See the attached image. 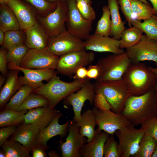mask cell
Masks as SVG:
<instances>
[{
	"mask_svg": "<svg viewBox=\"0 0 157 157\" xmlns=\"http://www.w3.org/2000/svg\"><path fill=\"white\" fill-rule=\"evenodd\" d=\"M157 94L154 88L146 93L132 95L126 101L121 114L138 126L157 115Z\"/></svg>",
	"mask_w": 157,
	"mask_h": 157,
	"instance_id": "6da1fadb",
	"label": "cell"
},
{
	"mask_svg": "<svg viewBox=\"0 0 157 157\" xmlns=\"http://www.w3.org/2000/svg\"><path fill=\"white\" fill-rule=\"evenodd\" d=\"M122 78L133 93V95L144 94L153 89L156 83L155 74L144 63H131Z\"/></svg>",
	"mask_w": 157,
	"mask_h": 157,
	"instance_id": "7a4b0ae2",
	"label": "cell"
},
{
	"mask_svg": "<svg viewBox=\"0 0 157 157\" xmlns=\"http://www.w3.org/2000/svg\"><path fill=\"white\" fill-rule=\"evenodd\" d=\"M89 80L88 78L83 80L74 79L71 82H66L60 80L56 75L47 83L34 90L33 92L45 97L49 101V106L55 108L62 100L79 90Z\"/></svg>",
	"mask_w": 157,
	"mask_h": 157,
	"instance_id": "3957f363",
	"label": "cell"
},
{
	"mask_svg": "<svg viewBox=\"0 0 157 157\" xmlns=\"http://www.w3.org/2000/svg\"><path fill=\"white\" fill-rule=\"evenodd\" d=\"M95 88L102 91L112 111L121 114L125 103L133 93L122 78L116 80L96 81Z\"/></svg>",
	"mask_w": 157,
	"mask_h": 157,
	"instance_id": "277c9868",
	"label": "cell"
},
{
	"mask_svg": "<svg viewBox=\"0 0 157 157\" xmlns=\"http://www.w3.org/2000/svg\"><path fill=\"white\" fill-rule=\"evenodd\" d=\"M131 63L126 51L120 54L113 53L103 57L97 64L99 68L100 73L96 81L121 79Z\"/></svg>",
	"mask_w": 157,
	"mask_h": 157,
	"instance_id": "5b68a950",
	"label": "cell"
},
{
	"mask_svg": "<svg viewBox=\"0 0 157 157\" xmlns=\"http://www.w3.org/2000/svg\"><path fill=\"white\" fill-rule=\"evenodd\" d=\"M94 53L85 50L71 52L59 57L56 69L62 75L71 78L79 68L87 66L94 61Z\"/></svg>",
	"mask_w": 157,
	"mask_h": 157,
	"instance_id": "8992f818",
	"label": "cell"
},
{
	"mask_svg": "<svg viewBox=\"0 0 157 157\" xmlns=\"http://www.w3.org/2000/svg\"><path fill=\"white\" fill-rule=\"evenodd\" d=\"M114 135L119 140V157H129L137 151L140 141L144 133L143 128L136 129L131 124L117 130Z\"/></svg>",
	"mask_w": 157,
	"mask_h": 157,
	"instance_id": "52a82bcc",
	"label": "cell"
},
{
	"mask_svg": "<svg viewBox=\"0 0 157 157\" xmlns=\"http://www.w3.org/2000/svg\"><path fill=\"white\" fill-rule=\"evenodd\" d=\"M67 30L70 34L82 40H86L92 31L93 21L84 18L77 8L76 0H67Z\"/></svg>",
	"mask_w": 157,
	"mask_h": 157,
	"instance_id": "ba28073f",
	"label": "cell"
},
{
	"mask_svg": "<svg viewBox=\"0 0 157 157\" xmlns=\"http://www.w3.org/2000/svg\"><path fill=\"white\" fill-rule=\"evenodd\" d=\"M67 3L57 2L55 8L45 16H39L40 24L45 30L49 38L67 31L66 23L67 19Z\"/></svg>",
	"mask_w": 157,
	"mask_h": 157,
	"instance_id": "9c48e42d",
	"label": "cell"
},
{
	"mask_svg": "<svg viewBox=\"0 0 157 157\" xmlns=\"http://www.w3.org/2000/svg\"><path fill=\"white\" fill-rule=\"evenodd\" d=\"M59 58L47 49L38 50L29 49L19 66L29 69H55Z\"/></svg>",
	"mask_w": 157,
	"mask_h": 157,
	"instance_id": "30bf717a",
	"label": "cell"
},
{
	"mask_svg": "<svg viewBox=\"0 0 157 157\" xmlns=\"http://www.w3.org/2000/svg\"><path fill=\"white\" fill-rule=\"evenodd\" d=\"M131 63L152 61L157 65V41L142 35L140 41L125 51Z\"/></svg>",
	"mask_w": 157,
	"mask_h": 157,
	"instance_id": "8fae6325",
	"label": "cell"
},
{
	"mask_svg": "<svg viewBox=\"0 0 157 157\" xmlns=\"http://www.w3.org/2000/svg\"><path fill=\"white\" fill-rule=\"evenodd\" d=\"M85 41L72 35L67 31L49 38L47 49L60 56L72 51L85 50Z\"/></svg>",
	"mask_w": 157,
	"mask_h": 157,
	"instance_id": "7c38bea8",
	"label": "cell"
},
{
	"mask_svg": "<svg viewBox=\"0 0 157 157\" xmlns=\"http://www.w3.org/2000/svg\"><path fill=\"white\" fill-rule=\"evenodd\" d=\"M95 116L97 129L109 135H114L117 130L132 124L121 114L117 113L110 110H102L95 106L92 108Z\"/></svg>",
	"mask_w": 157,
	"mask_h": 157,
	"instance_id": "4fadbf2b",
	"label": "cell"
},
{
	"mask_svg": "<svg viewBox=\"0 0 157 157\" xmlns=\"http://www.w3.org/2000/svg\"><path fill=\"white\" fill-rule=\"evenodd\" d=\"M8 69H18L22 72L24 76L18 77L19 83L21 85H27L31 87L34 90L37 89L44 84L43 81H49L57 75V72L55 69H29L18 66L12 63L7 64Z\"/></svg>",
	"mask_w": 157,
	"mask_h": 157,
	"instance_id": "5bb4252c",
	"label": "cell"
},
{
	"mask_svg": "<svg viewBox=\"0 0 157 157\" xmlns=\"http://www.w3.org/2000/svg\"><path fill=\"white\" fill-rule=\"evenodd\" d=\"M95 94L94 84L89 80L77 92L70 94L63 99L65 105L72 106L74 114L73 120L75 122L80 119L82 108L86 101H89L91 106L94 104Z\"/></svg>",
	"mask_w": 157,
	"mask_h": 157,
	"instance_id": "9a60e30c",
	"label": "cell"
},
{
	"mask_svg": "<svg viewBox=\"0 0 157 157\" xmlns=\"http://www.w3.org/2000/svg\"><path fill=\"white\" fill-rule=\"evenodd\" d=\"M68 134L66 141L60 146L62 157H81L84 144V137L81 134L80 127L73 120H69Z\"/></svg>",
	"mask_w": 157,
	"mask_h": 157,
	"instance_id": "2e32d148",
	"label": "cell"
},
{
	"mask_svg": "<svg viewBox=\"0 0 157 157\" xmlns=\"http://www.w3.org/2000/svg\"><path fill=\"white\" fill-rule=\"evenodd\" d=\"M84 47L85 50L113 54H120L124 51L119 47V40L94 33L85 40Z\"/></svg>",
	"mask_w": 157,
	"mask_h": 157,
	"instance_id": "e0dca14e",
	"label": "cell"
},
{
	"mask_svg": "<svg viewBox=\"0 0 157 157\" xmlns=\"http://www.w3.org/2000/svg\"><path fill=\"white\" fill-rule=\"evenodd\" d=\"M62 115L61 113L59 112L47 126L40 131L38 135L36 143L46 150L49 147L47 145V143L50 139L57 135L63 138L66 137L68 133L69 121L62 124L59 123V120Z\"/></svg>",
	"mask_w": 157,
	"mask_h": 157,
	"instance_id": "ac0fdd59",
	"label": "cell"
},
{
	"mask_svg": "<svg viewBox=\"0 0 157 157\" xmlns=\"http://www.w3.org/2000/svg\"><path fill=\"white\" fill-rule=\"evenodd\" d=\"M59 112L49 105L30 110L25 115L24 123L32 124L40 130L47 126Z\"/></svg>",
	"mask_w": 157,
	"mask_h": 157,
	"instance_id": "d6986e66",
	"label": "cell"
},
{
	"mask_svg": "<svg viewBox=\"0 0 157 157\" xmlns=\"http://www.w3.org/2000/svg\"><path fill=\"white\" fill-rule=\"evenodd\" d=\"M25 44L29 48L47 49L49 38L44 28L37 22L26 31Z\"/></svg>",
	"mask_w": 157,
	"mask_h": 157,
	"instance_id": "ffe728a7",
	"label": "cell"
},
{
	"mask_svg": "<svg viewBox=\"0 0 157 157\" xmlns=\"http://www.w3.org/2000/svg\"><path fill=\"white\" fill-rule=\"evenodd\" d=\"M7 4L15 14L20 30L26 31L37 22L35 13L19 0H10Z\"/></svg>",
	"mask_w": 157,
	"mask_h": 157,
	"instance_id": "44dd1931",
	"label": "cell"
},
{
	"mask_svg": "<svg viewBox=\"0 0 157 157\" xmlns=\"http://www.w3.org/2000/svg\"><path fill=\"white\" fill-rule=\"evenodd\" d=\"M40 130L34 125L23 124L17 126L11 138L22 144L30 151L36 143V139Z\"/></svg>",
	"mask_w": 157,
	"mask_h": 157,
	"instance_id": "7402d4cb",
	"label": "cell"
},
{
	"mask_svg": "<svg viewBox=\"0 0 157 157\" xmlns=\"http://www.w3.org/2000/svg\"><path fill=\"white\" fill-rule=\"evenodd\" d=\"M18 69H11L8 73L7 79L0 92V107L5 106L21 85L19 81Z\"/></svg>",
	"mask_w": 157,
	"mask_h": 157,
	"instance_id": "603a6c76",
	"label": "cell"
},
{
	"mask_svg": "<svg viewBox=\"0 0 157 157\" xmlns=\"http://www.w3.org/2000/svg\"><path fill=\"white\" fill-rule=\"evenodd\" d=\"M94 139L83 146L82 150V157H103L105 143L109 137V134L105 131H99Z\"/></svg>",
	"mask_w": 157,
	"mask_h": 157,
	"instance_id": "cb8c5ba5",
	"label": "cell"
},
{
	"mask_svg": "<svg viewBox=\"0 0 157 157\" xmlns=\"http://www.w3.org/2000/svg\"><path fill=\"white\" fill-rule=\"evenodd\" d=\"M75 122L79 126L80 132L82 136L87 138V142H91L97 133V129H95L96 123L92 109H89L84 111L81 115L80 119Z\"/></svg>",
	"mask_w": 157,
	"mask_h": 157,
	"instance_id": "d4e9b609",
	"label": "cell"
},
{
	"mask_svg": "<svg viewBox=\"0 0 157 157\" xmlns=\"http://www.w3.org/2000/svg\"><path fill=\"white\" fill-rule=\"evenodd\" d=\"M107 1L112 23L110 36L114 39L119 40L122 33L125 29V22L122 19L118 0H107Z\"/></svg>",
	"mask_w": 157,
	"mask_h": 157,
	"instance_id": "484cf974",
	"label": "cell"
},
{
	"mask_svg": "<svg viewBox=\"0 0 157 157\" xmlns=\"http://www.w3.org/2000/svg\"><path fill=\"white\" fill-rule=\"evenodd\" d=\"M0 29L4 33L9 31L20 30L15 14L5 4L1 5L0 7Z\"/></svg>",
	"mask_w": 157,
	"mask_h": 157,
	"instance_id": "4316f807",
	"label": "cell"
},
{
	"mask_svg": "<svg viewBox=\"0 0 157 157\" xmlns=\"http://www.w3.org/2000/svg\"><path fill=\"white\" fill-rule=\"evenodd\" d=\"M28 111L4 109L0 113V127L10 126H18L23 124L25 115Z\"/></svg>",
	"mask_w": 157,
	"mask_h": 157,
	"instance_id": "83f0119b",
	"label": "cell"
},
{
	"mask_svg": "<svg viewBox=\"0 0 157 157\" xmlns=\"http://www.w3.org/2000/svg\"><path fill=\"white\" fill-rule=\"evenodd\" d=\"M6 157H29L30 151L19 142L11 138L7 140L1 147Z\"/></svg>",
	"mask_w": 157,
	"mask_h": 157,
	"instance_id": "f1b7e54d",
	"label": "cell"
},
{
	"mask_svg": "<svg viewBox=\"0 0 157 157\" xmlns=\"http://www.w3.org/2000/svg\"><path fill=\"white\" fill-rule=\"evenodd\" d=\"M143 32L138 28L131 26L125 29L122 33L119 40L120 49H127L138 43L140 40Z\"/></svg>",
	"mask_w": 157,
	"mask_h": 157,
	"instance_id": "f546056e",
	"label": "cell"
},
{
	"mask_svg": "<svg viewBox=\"0 0 157 157\" xmlns=\"http://www.w3.org/2000/svg\"><path fill=\"white\" fill-rule=\"evenodd\" d=\"M155 15L142 22L133 18L131 24L144 32L149 39L157 41V20L155 17Z\"/></svg>",
	"mask_w": 157,
	"mask_h": 157,
	"instance_id": "4dcf8cb0",
	"label": "cell"
},
{
	"mask_svg": "<svg viewBox=\"0 0 157 157\" xmlns=\"http://www.w3.org/2000/svg\"><path fill=\"white\" fill-rule=\"evenodd\" d=\"M133 14L136 19L140 21L149 19L157 14L154 9L149 5L138 0H131Z\"/></svg>",
	"mask_w": 157,
	"mask_h": 157,
	"instance_id": "1f68e13d",
	"label": "cell"
},
{
	"mask_svg": "<svg viewBox=\"0 0 157 157\" xmlns=\"http://www.w3.org/2000/svg\"><path fill=\"white\" fill-rule=\"evenodd\" d=\"M33 90V89L30 86L22 85L6 105L4 109L18 110L27 97Z\"/></svg>",
	"mask_w": 157,
	"mask_h": 157,
	"instance_id": "d6a6232c",
	"label": "cell"
},
{
	"mask_svg": "<svg viewBox=\"0 0 157 157\" xmlns=\"http://www.w3.org/2000/svg\"><path fill=\"white\" fill-rule=\"evenodd\" d=\"M157 146V141L153 138L144 135L141 139L138 150L133 157H151Z\"/></svg>",
	"mask_w": 157,
	"mask_h": 157,
	"instance_id": "836d02e7",
	"label": "cell"
},
{
	"mask_svg": "<svg viewBox=\"0 0 157 157\" xmlns=\"http://www.w3.org/2000/svg\"><path fill=\"white\" fill-rule=\"evenodd\" d=\"M102 10V14L97 22L94 33L103 36H109L111 33L112 23L108 6H104Z\"/></svg>",
	"mask_w": 157,
	"mask_h": 157,
	"instance_id": "e575fe53",
	"label": "cell"
},
{
	"mask_svg": "<svg viewBox=\"0 0 157 157\" xmlns=\"http://www.w3.org/2000/svg\"><path fill=\"white\" fill-rule=\"evenodd\" d=\"M49 105V101L47 98L33 92L27 97L18 110H28Z\"/></svg>",
	"mask_w": 157,
	"mask_h": 157,
	"instance_id": "d590c367",
	"label": "cell"
},
{
	"mask_svg": "<svg viewBox=\"0 0 157 157\" xmlns=\"http://www.w3.org/2000/svg\"><path fill=\"white\" fill-rule=\"evenodd\" d=\"M19 30H11L5 32L3 48L8 50L16 46L25 44L26 35Z\"/></svg>",
	"mask_w": 157,
	"mask_h": 157,
	"instance_id": "8d00e7d4",
	"label": "cell"
},
{
	"mask_svg": "<svg viewBox=\"0 0 157 157\" xmlns=\"http://www.w3.org/2000/svg\"><path fill=\"white\" fill-rule=\"evenodd\" d=\"M29 49L25 44H23L7 50L6 59L8 63H13L19 66Z\"/></svg>",
	"mask_w": 157,
	"mask_h": 157,
	"instance_id": "74e56055",
	"label": "cell"
},
{
	"mask_svg": "<svg viewBox=\"0 0 157 157\" xmlns=\"http://www.w3.org/2000/svg\"><path fill=\"white\" fill-rule=\"evenodd\" d=\"M76 1L78 10L84 18L92 21L95 19V12L91 4L85 0H76Z\"/></svg>",
	"mask_w": 157,
	"mask_h": 157,
	"instance_id": "f35d334b",
	"label": "cell"
},
{
	"mask_svg": "<svg viewBox=\"0 0 157 157\" xmlns=\"http://www.w3.org/2000/svg\"><path fill=\"white\" fill-rule=\"evenodd\" d=\"M118 143L111 135L105 143L104 148L105 157H119L118 151Z\"/></svg>",
	"mask_w": 157,
	"mask_h": 157,
	"instance_id": "ab89813d",
	"label": "cell"
},
{
	"mask_svg": "<svg viewBox=\"0 0 157 157\" xmlns=\"http://www.w3.org/2000/svg\"><path fill=\"white\" fill-rule=\"evenodd\" d=\"M34 6L42 14L46 15L53 10L56 5L45 0H24Z\"/></svg>",
	"mask_w": 157,
	"mask_h": 157,
	"instance_id": "60d3db41",
	"label": "cell"
},
{
	"mask_svg": "<svg viewBox=\"0 0 157 157\" xmlns=\"http://www.w3.org/2000/svg\"><path fill=\"white\" fill-rule=\"evenodd\" d=\"M144 135L151 136L157 141V117L152 118L141 124Z\"/></svg>",
	"mask_w": 157,
	"mask_h": 157,
	"instance_id": "b9f144b4",
	"label": "cell"
},
{
	"mask_svg": "<svg viewBox=\"0 0 157 157\" xmlns=\"http://www.w3.org/2000/svg\"><path fill=\"white\" fill-rule=\"evenodd\" d=\"M95 89V94L94 99V106L102 110H110V106L103 92L99 89Z\"/></svg>",
	"mask_w": 157,
	"mask_h": 157,
	"instance_id": "7bdbcfd3",
	"label": "cell"
},
{
	"mask_svg": "<svg viewBox=\"0 0 157 157\" xmlns=\"http://www.w3.org/2000/svg\"><path fill=\"white\" fill-rule=\"evenodd\" d=\"M122 13L128 22L130 27L132 26L131 21L133 19L131 0H118Z\"/></svg>",
	"mask_w": 157,
	"mask_h": 157,
	"instance_id": "ee69618b",
	"label": "cell"
},
{
	"mask_svg": "<svg viewBox=\"0 0 157 157\" xmlns=\"http://www.w3.org/2000/svg\"><path fill=\"white\" fill-rule=\"evenodd\" d=\"M17 126H10L1 127L0 129V147L15 131Z\"/></svg>",
	"mask_w": 157,
	"mask_h": 157,
	"instance_id": "f6af8a7d",
	"label": "cell"
},
{
	"mask_svg": "<svg viewBox=\"0 0 157 157\" xmlns=\"http://www.w3.org/2000/svg\"><path fill=\"white\" fill-rule=\"evenodd\" d=\"M7 52V50L3 48L1 49L0 51V71L2 74L6 77L8 74L6 59Z\"/></svg>",
	"mask_w": 157,
	"mask_h": 157,
	"instance_id": "bcb514c9",
	"label": "cell"
},
{
	"mask_svg": "<svg viewBox=\"0 0 157 157\" xmlns=\"http://www.w3.org/2000/svg\"><path fill=\"white\" fill-rule=\"evenodd\" d=\"M100 70L98 66L90 65L87 69V78L89 80L94 79L97 80L100 74Z\"/></svg>",
	"mask_w": 157,
	"mask_h": 157,
	"instance_id": "7dc6e473",
	"label": "cell"
},
{
	"mask_svg": "<svg viewBox=\"0 0 157 157\" xmlns=\"http://www.w3.org/2000/svg\"><path fill=\"white\" fill-rule=\"evenodd\" d=\"M46 150L42 146L36 143L31 151L33 157H46Z\"/></svg>",
	"mask_w": 157,
	"mask_h": 157,
	"instance_id": "c3c4849f",
	"label": "cell"
},
{
	"mask_svg": "<svg viewBox=\"0 0 157 157\" xmlns=\"http://www.w3.org/2000/svg\"><path fill=\"white\" fill-rule=\"evenodd\" d=\"M87 69L82 67L77 70L73 77L75 80H83L87 79Z\"/></svg>",
	"mask_w": 157,
	"mask_h": 157,
	"instance_id": "681fc988",
	"label": "cell"
},
{
	"mask_svg": "<svg viewBox=\"0 0 157 157\" xmlns=\"http://www.w3.org/2000/svg\"><path fill=\"white\" fill-rule=\"evenodd\" d=\"M149 69L154 72L156 75L157 78L156 84L154 88L155 92L157 94V68H153L151 67H148Z\"/></svg>",
	"mask_w": 157,
	"mask_h": 157,
	"instance_id": "f907efd6",
	"label": "cell"
},
{
	"mask_svg": "<svg viewBox=\"0 0 157 157\" xmlns=\"http://www.w3.org/2000/svg\"><path fill=\"white\" fill-rule=\"evenodd\" d=\"M48 155L50 157H60V155L54 150L50 151L48 153Z\"/></svg>",
	"mask_w": 157,
	"mask_h": 157,
	"instance_id": "816d5d0a",
	"label": "cell"
},
{
	"mask_svg": "<svg viewBox=\"0 0 157 157\" xmlns=\"http://www.w3.org/2000/svg\"><path fill=\"white\" fill-rule=\"evenodd\" d=\"M5 33L1 30L0 29V45H2L3 44L4 39Z\"/></svg>",
	"mask_w": 157,
	"mask_h": 157,
	"instance_id": "f5cc1de1",
	"label": "cell"
},
{
	"mask_svg": "<svg viewBox=\"0 0 157 157\" xmlns=\"http://www.w3.org/2000/svg\"><path fill=\"white\" fill-rule=\"evenodd\" d=\"M6 77L2 74H1L0 76V88H1L2 86L4 84L6 81Z\"/></svg>",
	"mask_w": 157,
	"mask_h": 157,
	"instance_id": "db71d44e",
	"label": "cell"
},
{
	"mask_svg": "<svg viewBox=\"0 0 157 157\" xmlns=\"http://www.w3.org/2000/svg\"><path fill=\"white\" fill-rule=\"evenodd\" d=\"M157 14V0H149Z\"/></svg>",
	"mask_w": 157,
	"mask_h": 157,
	"instance_id": "11a10c76",
	"label": "cell"
},
{
	"mask_svg": "<svg viewBox=\"0 0 157 157\" xmlns=\"http://www.w3.org/2000/svg\"><path fill=\"white\" fill-rule=\"evenodd\" d=\"M0 157H6V154L5 152L2 150L0 151Z\"/></svg>",
	"mask_w": 157,
	"mask_h": 157,
	"instance_id": "9f6ffc18",
	"label": "cell"
},
{
	"mask_svg": "<svg viewBox=\"0 0 157 157\" xmlns=\"http://www.w3.org/2000/svg\"><path fill=\"white\" fill-rule=\"evenodd\" d=\"M151 157H157V146Z\"/></svg>",
	"mask_w": 157,
	"mask_h": 157,
	"instance_id": "6f0895ef",
	"label": "cell"
},
{
	"mask_svg": "<svg viewBox=\"0 0 157 157\" xmlns=\"http://www.w3.org/2000/svg\"><path fill=\"white\" fill-rule=\"evenodd\" d=\"M10 0H0V3L1 5L7 3Z\"/></svg>",
	"mask_w": 157,
	"mask_h": 157,
	"instance_id": "680465c9",
	"label": "cell"
},
{
	"mask_svg": "<svg viewBox=\"0 0 157 157\" xmlns=\"http://www.w3.org/2000/svg\"><path fill=\"white\" fill-rule=\"evenodd\" d=\"M138 0L140 1L145 3L149 4V3L146 0Z\"/></svg>",
	"mask_w": 157,
	"mask_h": 157,
	"instance_id": "91938a15",
	"label": "cell"
},
{
	"mask_svg": "<svg viewBox=\"0 0 157 157\" xmlns=\"http://www.w3.org/2000/svg\"><path fill=\"white\" fill-rule=\"evenodd\" d=\"M50 1H62L63 2L64 1V0H48Z\"/></svg>",
	"mask_w": 157,
	"mask_h": 157,
	"instance_id": "94428289",
	"label": "cell"
},
{
	"mask_svg": "<svg viewBox=\"0 0 157 157\" xmlns=\"http://www.w3.org/2000/svg\"><path fill=\"white\" fill-rule=\"evenodd\" d=\"M86 2L89 4H91V0H85Z\"/></svg>",
	"mask_w": 157,
	"mask_h": 157,
	"instance_id": "6125c7cd",
	"label": "cell"
},
{
	"mask_svg": "<svg viewBox=\"0 0 157 157\" xmlns=\"http://www.w3.org/2000/svg\"><path fill=\"white\" fill-rule=\"evenodd\" d=\"M155 17L156 18V19L157 20V14L155 15Z\"/></svg>",
	"mask_w": 157,
	"mask_h": 157,
	"instance_id": "be15d7a7",
	"label": "cell"
},
{
	"mask_svg": "<svg viewBox=\"0 0 157 157\" xmlns=\"http://www.w3.org/2000/svg\"><path fill=\"white\" fill-rule=\"evenodd\" d=\"M156 117H157V115Z\"/></svg>",
	"mask_w": 157,
	"mask_h": 157,
	"instance_id": "e7e4bbea",
	"label": "cell"
}]
</instances>
